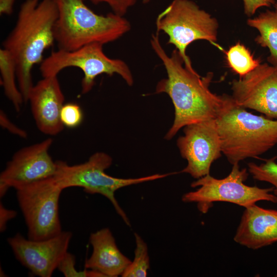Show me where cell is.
<instances>
[{
  "label": "cell",
  "instance_id": "6",
  "mask_svg": "<svg viewBox=\"0 0 277 277\" xmlns=\"http://www.w3.org/2000/svg\"><path fill=\"white\" fill-rule=\"evenodd\" d=\"M156 32L168 36V44L173 45L183 59L185 66L194 70L186 49L193 42L205 40L222 49L217 41L219 23L191 0H173L156 19Z\"/></svg>",
  "mask_w": 277,
  "mask_h": 277
},
{
  "label": "cell",
  "instance_id": "10",
  "mask_svg": "<svg viewBox=\"0 0 277 277\" xmlns=\"http://www.w3.org/2000/svg\"><path fill=\"white\" fill-rule=\"evenodd\" d=\"M183 132L176 144L187 165L180 172L196 179L210 174L212 164L222 153L215 118L187 125Z\"/></svg>",
  "mask_w": 277,
  "mask_h": 277
},
{
  "label": "cell",
  "instance_id": "27",
  "mask_svg": "<svg viewBox=\"0 0 277 277\" xmlns=\"http://www.w3.org/2000/svg\"><path fill=\"white\" fill-rule=\"evenodd\" d=\"M16 212L14 210L6 208L1 203L0 204V231H4L6 229L7 222L15 217Z\"/></svg>",
  "mask_w": 277,
  "mask_h": 277
},
{
  "label": "cell",
  "instance_id": "22",
  "mask_svg": "<svg viewBox=\"0 0 277 277\" xmlns=\"http://www.w3.org/2000/svg\"><path fill=\"white\" fill-rule=\"evenodd\" d=\"M60 117L64 127L75 128L82 124L84 115L82 109L78 104L68 103L64 104Z\"/></svg>",
  "mask_w": 277,
  "mask_h": 277
},
{
  "label": "cell",
  "instance_id": "3",
  "mask_svg": "<svg viewBox=\"0 0 277 277\" xmlns=\"http://www.w3.org/2000/svg\"><path fill=\"white\" fill-rule=\"evenodd\" d=\"M215 120L222 152L232 165L257 157L277 144V119L248 112L231 95L226 94Z\"/></svg>",
  "mask_w": 277,
  "mask_h": 277
},
{
  "label": "cell",
  "instance_id": "19",
  "mask_svg": "<svg viewBox=\"0 0 277 277\" xmlns=\"http://www.w3.org/2000/svg\"><path fill=\"white\" fill-rule=\"evenodd\" d=\"M225 53L228 67L240 77L247 74L261 63L247 47L239 42L230 47Z\"/></svg>",
  "mask_w": 277,
  "mask_h": 277
},
{
  "label": "cell",
  "instance_id": "30",
  "mask_svg": "<svg viewBox=\"0 0 277 277\" xmlns=\"http://www.w3.org/2000/svg\"><path fill=\"white\" fill-rule=\"evenodd\" d=\"M275 276L277 277V273H276V274H275Z\"/></svg>",
  "mask_w": 277,
  "mask_h": 277
},
{
  "label": "cell",
  "instance_id": "5",
  "mask_svg": "<svg viewBox=\"0 0 277 277\" xmlns=\"http://www.w3.org/2000/svg\"><path fill=\"white\" fill-rule=\"evenodd\" d=\"M112 163V159L108 154L97 152L90 156L86 162L70 165L62 161H56V168L54 179L64 190L71 187H80L90 194H100L107 198L117 213L124 222L130 225L125 212L115 197L117 190L132 185L162 179L176 174H154L138 178L123 179L110 176L105 170Z\"/></svg>",
  "mask_w": 277,
  "mask_h": 277
},
{
  "label": "cell",
  "instance_id": "8",
  "mask_svg": "<svg viewBox=\"0 0 277 277\" xmlns=\"http://www.w3.org/2000/svg\"><path fill=\"white\" fill-rule=\"evenodd\" d=\"M103 46L100 43H92L73 51H53L40 64L41 73L43 77L57 76L66 68H79L84 74L81 82L82 94L90 92L96 77L103 74L110 76L117 74L128 86H132L133 78L128 65L122 60L107 56Z\"/></svg>",
  "mask_w": 277,
  "mask_h": 277
},
{
  "label": "cell",
  "instance_id": "29",
  "mask_svg": "<svg viewBox=\"0 0 277 277\" xmlns=\"http://www.w3.org/2000/svg\"><path fill=\"white\" fill-rule=\"evenodd\" d=\"M150 1V0H142L143 3L146 4L148 3Z\"/></svg>",
  "mask_w": 277,
  "mask_h": 277
},
{
  "label": "cell",
  "instance_id": "4",
  "mask_svg": "<svg viewBox=\"0 0 277 277\" xmlns=\"http://www.w3.org/2000/svg\"><path fill=\"white\" fill-rule=\"evenodd\" d=\"M58 16L54 27L58 49L73 51L92 43L103 45L129 32L130 22L113 12L95 13L85 0H54Z\"/></svg>",
  "mask_w": 277,
  "mask_h": 277
},
{
  "label": "cell",
  "instance_id": "21",
  "mask_svg": "<svg viewBox=\"0 0 277 277\" xmlns=\"http://www.w3.org/2000/svg\"><path fill=\"white\" fill-rule=\"evenodd\" d=\"M276 157L266 160L258 165L250 162L248 170L254 180L271 184L273 187V193L277 197V163Z\"/></svg>",
  "mask_w": 277,
  "mask_h": 277
},
{
  "label": "cell",
  "instance_id": "17",
  "mask_svg": "<svg viewBox=\"0 0 277 277\" xmlns=\"http://www.w3.org/2000/svg\"><path fill=\"white\" fill-rule=\"evenodd\" d=\"M273 6L272 10H267L257 16L248 18L247 24L258 30L259 35L255 38V42L261 47L268 48V62L277 66V1Z\"/></svg>",
  "mask_w": 277,
  "mask_h": 277
},
{
  "label": "cell",
  "instance_id": "28",
  "mask_svg": "<svg viewBox=\"0 0 277 277\" xmlns=\"http://www.w3.org/2000/svg\"><path fill=\"white\" fill-rule=\"evenodd\" d=\"M16 0H0V14L10 15L13 11Z\"/></svg>",
  "mask_w": 277,
  "mask_h": 277
},
{
  "label": "cell",
  "instance_id": "20",
  "mask_svg": "<svg viewBox=\"0 0 277 277\" xmlns=\"http://www.w3.org/2000/svg\"><path fill=\"white\" fill-rule=\"evenodd\" d=\"M136 247L133 261L121 275L122 277H146L150 268V260L148 247L143 239L134 233Z\"/></svg>",
  "mask_w": 277,
  "mask_h": 277
},
{
  "label": "cell",
  "instance_id": "24",
  "mask_svg": "<svg viewBox=\"0 0 277 277\" xmlns=\"http://www.w3.org/2000/svg\"><path fill=\"white\" fill-rule=\"evenodd\" d=\"M94 4L106 3L112 12L124 16L128 10L133 6L137 0H89Z\"/></svg>",
  "mask_w": 277,
  "mask_h": 277
},
{
  "label": "cell",
  "instance_id": "14",
  "mask_svg": "<svg viewBox=\"0 0 277 277\" xmlns=\"http://www.w3.org/2000/svg\"><path fill=\"white\" fill-rule=\"evenodd\" d=\"M36 125L43 133L55 135L64 127L61 111L65 102L57 76L43 77L33 86L28 98Z\"/></svg>",
  "mask_w": 277,
  "mask_h": 277
},
{
  "label": "cell",
  "instance_id": "26",
  "mask_svg": "<svg viewBox=\"0 0 277 277\" xmlns=\"http://www.w3.org/2000/svg\"><path fill=\"white\" fill-rule=\"evenodd\" d=\"M0 124L2 127L14 135L23 138L27 137L26 131L13 124L2 110L0 111Z\"/></svg>",
  "mask_w": 277,
  "mask_h": 277
},
{
  "label": "cell",
  "instance_id": "2",
  "mask_svg": "<svg viewBox=\"0 0 277 277\" xmlns=\"http://www.w3.org/2000/svg\"><path fill=\"white\" fill-rule=\"evenodd\" d=\"M57 16L54 0H24L14 27L3 42V47L16 63L17 84L24 102H28L34 85L33 67L42 62L45 51L55 42L54 27Z\"/></svg>",
  "mask_w": 277,
  "mask_h": 277
},
{
  "label": "cell",
  "instance_id": "23",
  "mask_svg": "<svg viewBox=\"0 0 277 277\" xmlns=\"http://www.w3.org/2000/svg\"><path fill=\"white\" fill-rule=\"evenodd\" d=\"M75 256L67 252L58 264L57 269L66 277H88V270L78 271L75 267Z\"/></svg>",
  "mask_w": 277,
  "mask_h": 277
},
{
  "label": "cell",
  "instance_id": "15",
  "mask_svg": "<svg viewBox=\"0 0 277 277\" xmlns=\"http://www.w3.org/2000/svg\"><path fill=\"white\" fill-rule=\"evenodd\" d=\"M234 241L252 249L277 242V210L266 209L255 204L245 208Z\"/></svg>",
  "mask_w": 277,
  "mask_h": 277
},
{
  "label": "cell",
  "instance_id": "11",
  "mask_svg": "<svg viewBox=\"0 0 277 277\" xmlns=\"http://www.w3.org/2000/svg\"><path fill=\"white\" fill-rule=\"evenodd\" d=\"M51 138L23 147L7 162L0 174V195L10 188H17L54 176L56 168L49 151Z\"/></svg>",
  "mask_w": 277,
  "mask_h": 277
},
{
  "label": "cell",
  "instance_id": "9",
  "mask_svg": "<svg viewBox=\"0 0 277 277\" xmlns=\"http://www.w3.org/2000/svg\"><path fill=\"white\" fill-rule=\"evenodd\" d=\"M19 206L28 229V238L39 241L55 236L63 230L58 203L63 190L53 176L15 189Z\"/></svg>",
  "mask_w": 277,
  "mask_h": 277
},
{
  "label": "cell",
  "instance_id": "1",
  "mask_svg": "<svg viewBox=\"0 0 277 277\" xmlns=\"http://www.w3.org/2000/svg\"><path fill=\"white\" fill-rule=\"evenodd\" d=\"M150 44L167 73V77L158 82L155 93L168 94L174 108L173 123L165 138L171 139L187 125L216 118L226 94L218 95L210 90L213 73L209 72L201 76L188 69L176 49L168 55L161 44L159 33L152 35Z\"/></svg>",
  "mask_w": 277,
  "mask_h": 277
},
{
  "label": "cell",
  "instance_id": "16",
  "mask_svg": "<svg viewBox=\"0 0 277 277\" xmlns=\"http://www.w3.org/2000/svg\"><path fill=\"white\" fill-rule=\"evenodd\" d=\"M89 242L92 252L85 262V268L100 272L105 277L122 275L131 261L120 251L110 230L104 228L92 233Z\"/></svg>",
  "mask_w": 277,
  "mask_h": 277
},
{
  "label": "cell",
  "instance_id": "25",
  "mask_svg": "<svg viewBox=\"0 0 277 277\" xmlns=\"http://www.w3.org/2000/svg\"><path fill=\"white\" fill-rule=\"evenodd\" d=\"M275 2L274 0H243L244 13L248 17H251L259 8L270 7Z\"/></svg>",
  "mask_w": 277,
  "mask_h": 277
},
{
  "label": "cell",
  "instance_id": "13",
  "mask_svg": "<svg viewBox=\"0 0 277 277\" xmlns=\"http://www.w3.org/2000/svg\"><path fill=\"white\" fill-rule=\"evenodd\" d=\"M72 233L62 231L58 235L43 240L26 239L17 233L7 239L16 259L34 275L50 277L68 248Z\"/></svg>",
  "mask_w": 277,
  "mask_h": 277
},
{
  "label": "cell",
  "instance_id": "7",
  "mask_svg": "<svg viewBox=\"0 0 277 277\" xmlns=\"http://www.w3.org/2000/svg\"><path fill=\"white\" fill-rule=\"evenodd\" d=\"M248 176L246 168L241 169L239 164L232 165L231 172L223 179H216L209 174L193 182L192 187H200L184 194L182 200L186 203H196L199 210L203 213L216 202H229L244 208L261 201L277 203L273 187L248 186L244 183Z\"/></svg>",
  "mask_w": 277,
  "mask_h": 277
},
{
  "label": "cell",
  "instance_id": "18",
  "mask_svg": "<svg viewBox=\"0 0 277 277\" xmlns=\"http://www.w3.org/2000/svg\"><path fill=\"white\" fill-rule=\"evenodd\" d=\"M0 73L5 94L15 110L19 112L24 100L17 84L16 63L10 52L3 47L0 49Z\"/></svg>",
  "mask_w": 277,
  "mask_h": 277
},
{
  "label": "cell",
  "instance_id": "12",
  "mask_svg": "<svg viewBox=\"0 0 277 277\" xmlns=\"http://www.w3.org/2000/svg\"><path fill=\"white\" fill-rule=\"evenodd\" d=\"M231 96L239 106L277 119V66L261 63L231 82Z\"/></svg>",
  "mask_w": 277,
  "mask_h": 277
}]
</instances>
